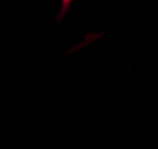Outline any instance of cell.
Segmentation results:
<instances>
[{
	"label": "cell",
	"mask_w": 158,
	"mask_h": 149,
	"mask_svg": "<svg viewBox=\"0 0 158 149\" xmlns=\"http://www.w3.org/2000/svg\"><path fill=\"white\" fill-rule=\"evenodd\" d=\"M70 2H71V0H62V12H61V15H60V17L63 16L64 12L67 11V8L69 7Z\"/></svg>",
	"instance_id": "6da1fadb"
}]
</instances>
